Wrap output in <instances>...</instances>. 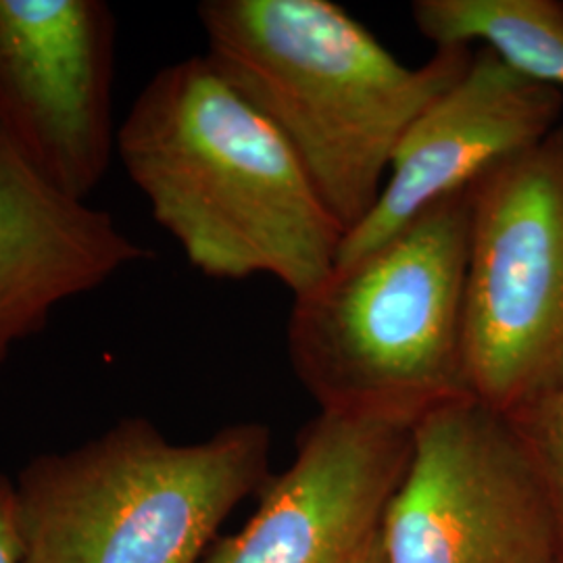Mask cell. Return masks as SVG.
<instances>
[{"label": "cell", "mask_w": 563, "mask_h": 563, "mask_svg": "<svg viewBox=\"0 0 563 563\" xmlns=\"http://www.w3.org/2000/svg\"><path fill=\"white\" fill-rule=\"evenodd\" d=\"M118 157L202 276H269L299 297L334 269L341 223L280 132L207 55L146 81L120 123Z\"/></svg>", "instance_id": "obj_1"}, {"label": "cell", "mask_w": 563, "mask_h": 563, "mask_svg": "<svg viewBox=\"0 0 563 563\" xmlns=\"http://www.w3.org/2000/svg\"><path fill=\"white\" fill-rule=\"evenodd\" d=\"M207 57L292 148L344 234L372 211L409 125L467 71L474 48L397 59L330 0H205Z\"/></svg>", "instance_id": "obj_2"}, {"label": "cell", "mask_w": 563, "mask_h": 563, "mask_svg": "<svg viewBox=\"0 0 563 563\" xmlns=\"http://www.w3.org/2000/svg\"><path fill=\"white\" fill-rule=\"evenodd\" d=\"M416 30L437 48H488L528 80L563 92L562 0H416Z\"/></svg>", "instance_id": "obj_11"}, {"label": "cell", "mask_w": 563, "mask_h": 563, "mask_svg": "<svg viewBox=\"0 0 563 563\" xmlns=\"http://www.w3.org/2000/svg\"><path fill=\"white\" fill-rule=\"evenodd\" d=\"M151 255L109 211L63 195L0 139V367L59 305Z\"/></svg>", "instance_id": "obj_10"}, {"label": "cell", "mask_w": 563, "mask_h": 563, "mask_svg": "<svg viewBox=\"0 0 563 563\" xmlns=\"http://www.w3.org/2000/svg\"><path fill=\"white\" fill-rule=\"evenodd\" d=\"M563 369V121L470 186L467 390L511 413Z\"/></svg>", "instance_id": "obj_5"}, {"label": "cell", "mask_w": 563, "mask_h": 563, "mask_svg": "<svg viewBox=\"0 0 563 563\" xmlns=\"http://www.w3.org/2000/svg\"><path fill=\"white\" fill-rule=\"evenodd\" d=\"M467 232L470 188L295 297L288 357L320 411L416 423L470 395Z\"/></svg>", "instance_id": "obj_3"}, {"label": "cell", "mask_w": 563, "mask_h": 563, "mask_svg": "<svg viewBox=\"0 0 563 563\" xmlns=\"http://www.w3.org/2000/svg\"><path fill=\"white\" fill-rule=\"evenodd\" d=\"M384 563H563V534L511 422L472 395L413 426L380 523Z\"/></svg>", "instance_id": "obj_6"}, {"label": "cell", "mask_w": 563, "mask_h": 563, "mask_svg": "<svg viewBox=\"0 0 563 563\" xmlns=\"http://www.w3.org/2000/svg\"><path fill=\"white\" fill-rule=\"evenodd\" d=\"M416 423L320 411L253 518L201 563H355L401 484Z\"/></svg>", "instance_id": "obj_8"}, {"label": "cell", "mask_w": 563, "mask_h": 563, "mask_svg": "<svg viewBox=\"0 0 563 563\" xmlns=\"http://www.w3.org/2000/svg\"><path fill=\"white\" fill-rule=\"evenodd\" d=\"M118 20L102 0H0V139L88 201L118 155Z\"/></svg>", "instance_id": "obj_7"}, {"label": "cell", "mask_w": 563, "mask_h": 563, "mask_svg": "<svg viewBox=\"0 0 563 563\" xmlns=\"http://www.w3.org/2000/svg\"><path fill=\"white\" fill-rule=\"evenodd\" d=\"M272 446L265 423L180 444L123 418L42 453L15 478L23 563H201L230 511L269 481Z\"/></svg>", "instance_id": "obj_4"}, {"label": "cell", "mask_w": 563, "mask_h": 563, "mask_svg": "<svg viewBox=\"0 0 563 563\" xmlns=\"http://www.w3.org/2000/svg\"><path fill=\"white\" fill-rule=\"evenodd\" d=\"M505 418L537 467L563 534V369Z\"/></svg>", "instance_id": "obj_12"}, {"label": "cell", "mask_w": 563, "mask_h": 563, "mask_svg": "<svg viewBox=\"0 0 563 563\" xmlns=\"http://www.w3.org/2000/svg\"><path fill=\"white\" fill-rule=\"evenodd\" d=\"M563 92L528 80L488 48L405 132L372 211L344 234L334 265L380 246L446 197L543 141L560 123Z\"/></svg>", "instance_id": "obj_9"}, {"label": "cell", "mask_w": 563, "mask_h": 563, "mask_svg": "<svg viewBox=\"0 0 563 563\" xmlns=\"http://www.w3.org/2000/svg\"><path fill=\"white\" fill-rule=\"evenodd\" d=\"M355 563H384L383 543H380V530L376 532V537L369 541V544L363 549L360 560Z\"/></svg>", "instance_id": "obj_14"}, {"label": "cell", "mask_w": 563, "mask_h": 563, "mask_svg": "<svg viewBox=\"0 0 563 563\" xmlns=\"http://www.w3.org/2000/svg\"><path fill=\"white\" fill-rule=\"evenodd\" d=\"M25 544L21 532L18 486L0 472V563H23Z\"/></svg>", "instance_id": "obj_13"}]
</instances>
